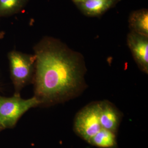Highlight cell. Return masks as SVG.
<instances>
[{
    "label": "cell",
    "mask_w": 148,
    "mask_h": 148,
    "mask_svg": "<svg viewBox=\"0 0 148 148\" xmlns=\"http://www.w3.org/2000/svg\"><path fill=\"white\" fill-rule=\"evenodd\" d=\"M35 96L42 104L68 100L85 87V60L54 37H45L34 47Z\"/></svg>",
    "instance_id": "obj_1"
},
{
    "label": "cell",
    "mask_w": 148,
    "mask_h": 148,
    "mask_svg": "<svg viewBox=\"0 0 148 148\" xmlns=\"http://www.w3.org/2000/svg\"><path fill=\"white\" fill-rule=\"evenodd\" d=\"M40 104V101L35 96L27 99L21 98L18 93L11 97H0L1 127H13L24 114Z\"/></svg>",
    "instance_id": "obj_2"
},
{
    "label": "cell",
    "mask_w": 148,
    "mask_h": 148,
    "mask_svg": "<svg viewBox=\"0 0 148 148\" xmlns=\"http://www.w3.org/2000/svg\"><path fill=\"white\" fill-rule=\"evenodd\" d=\"M11 79L16 93L33 79L35 70V55L12 51L8 54Z\"/></svg>",
    "instance_id": "obj_3"
},
{
    "label": "cell",
    "mask_w": 148,
    "mask_h": 148,
    "mask_svg": "<svg viewBox=\"0 0 148 148\" xmlns=\"http://www.w3.org/2000/svg\"><path fill=\"white\" fill-rule=\"evenodd\" d=\"M100 103L86 106L76 115L75 128L79 136L87 142L101 128L99 120Z\"/></svg>",
    "instance_id": "obj_4"
},
{
    "label": "cell",
    "mask_w": 148,
    "mask_h": 148,
    "mask_svg": "<svg viewBox=\"0 0 148 148\" xmlns=\"http://www.w3.org/2000/svg\"><path fill=\"white\" fill-rule=\"evenodd\" d=\"M127 45L139 68L148 73V37L130 32L127 36Z\"/></svg>",
    "instance_id": "obj_5"
},
{
    "label": "cell",
    "mask_w": 148,
    "mask_h": 148,
    "mask_svg": "<svg viewBox=\"0 0 148 148\" xmlns=\"http://www.w3.org/2000/svg\"><path fill=\"white\" fill-rule=\"evenodd\" d=\"M99 120L101 127L115 133L119 124V114L108 101H100Z\"/></svg>",
    "instance_id": "obj_6"
},
{
    "label": "cell",
    "mask_w": 148,
    "mask_h": 148,
    "mask_svg": "<svg viewBox=\"0 0 148 148\" xmlns=\"http://www.w3.org/2000/svg\"><path fill=\"white\" fill-rule=\"evenodd\" d=\"M114 1V0H86L77 5L86 15L97 16L107 11Z\"/></svg>",
    "instance_id": "obj_7"
},
{
    "label": "cell",
    "mask_w": 148,
    "mask_h": 148,
    "mask_svg": "<svg viewBox=\"0 0 148 148\" xmlns=\"http://www.w3.org/2000/svg\"><path fill=\"white\" fill-rule=\"evenodd\" d=\"M131 32L148 37V12L140 10L132 13L129 17Z\"/></svg>",
    "instance_id": "obj_8"
},
{
    "label": "cell",
    "mask_w": 148,
    "mask_h": 148,
    "mask_svg": "<svg viewBox=\"0 0 148 148\" xmlns=\"http://www.w3.org/2000/svg\"><path fill=\"white\" fill-rule=\"evenodd\" d=\"M88 142L99 148H114L116 144L115 134L110 131L101 128Z\"/></svg>",
    "instance_id": "obj_9"
},
{
    "label": "cell",
    "mask_w": 148,
    "mask_h": 148,
    "mask_svg": "<svg viewBox=\"0 0 148 148\" xmlns=\"http://www.w3.org/2000/svg\"><path fill=\"white\" fill-rule=\"evenodd\" d=\"M28 0H0V17L11 16L19 13Z\"/></svg>",
    "instance_id": "obj_10"
},
{
    "label": "cell",
    "mask_w": 148,
    "mask_h": 148,
    "mask_svg": "<svg viewBox=\"0 0 148 148\" xmlns=\"http://www.w3.org/2000/svg\"><path fill=\"white\" fill-rule=\"evenodd\" d=\"M73 1H74L75 3H76L77 5V4H79V3H81V2H84V1H85L86 0H73Z\"/></svg>",
    "instance_id": "obj_11"
},
{
    "label": "cell",
    "mask_w": 148,
    "mask_h": 148,
    "mask_svg": "<svg viewBox=\"0 0 148 148\" xmlns=\"http://www.w3.org/2000/svg\"><path fill=\"white\" fill-rule=\"evenodd\" d=\"M1 128H2V127H1V126H0V129H1Z\"/></svg>",
    "instance_id": "obj_12"
}]
</instances>
